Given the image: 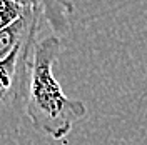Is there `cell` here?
I'll return each instance as SVG.
<instances>
[{
    "label": "cell",
    "instance_id": "cell-3",
    "mask_svg": "<svg viewBox=\"0 0 147 145\" xmlns=\"http://www.w3.org/2000/svg\"><path fill=\"white\" fill-rule=\"evenodd\" d=\"M42 20L40 10H28L15 23L0 30V60L7 58L17 47H24L28 40L35 38Z\"/></svg>",
    "mask_w": 147,
    "mask_h": 145
},
{
    "label": "cell",
    "instance_id": "cell-5",
    "mask_svg": "<svg viewBox=\"0 0 147 145\" xmlns=\"http://www.w3.org/2000/svg\"><path fill=\"white\" fill-rule=\"evenodd\" d=\"M28 10L32 9H24L17 5L12 0H0V30L10 27L12 23H15L18 18H22Z\"/></svg>",
    "mask_w": 147,
    "mask_h": 145
},
{
    "label": "cell",
    "instance_id": "cell-2",
    "mask_svg": "<svg viewBox=\"0 0 147 145\" xmlns=\"http://www.w3.org/2000/svg\"><path fill=\"white\" fill-rule=\"evenodd\" d=\"M37 37L24 47H17L12 54L0 60V105L7 103L12 95H20L27 83V62Z\"/></svg>",
    "mask_w": 147,
    "mask_h": 145
},
{
    "label": "cell",
    "instance_id": "cell-1",
    "mask_svg": "<svg viewBox=\"0 0 147 145\" xmlns=\"http://www.w3.org/2000/svg\"><path fill=\"white\" fill-rule=\"evenodd\" d=\"M60 54V38L55 35L35 40L27 62L25 113L37 132L54 140L70 134L74 124L87 115L82 100L67 97L54 75Z\"/></svg>",
    "mask_w": 147,
    "mask_h": 145
},
{
    "label": "cell",
    "instance_id": "cell-4",
    "mask_svg": "<svg viewBox=\"0 0 147 145\" xmlns=\"http://www.w3.org/2000/svg\"><path fill=\"white\" fill-rule=\"evenodd\" d=\"M24 9L40 10L42 18L54 32L62 37L70 30V15L74 13L72 0H12Z\"/></svg>",
    "mask_w": 147,
    "mask_h": 145
}]
</instances>
